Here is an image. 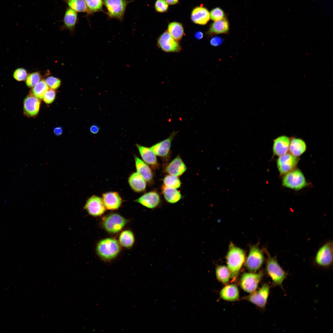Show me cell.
Instances as JSON below:
<instances>
[{
  "instance_id": "6da1fadb",
  "label": "cell",
  "mask_w": 333,
  "mask_h": 333,
  "mask_svg": "<svg viewBox=\"0 0 333 333\" xmlns=\"http://www.w3.org/2000/svg\"><path fill=\"white\" fill-rule=\"evenodd\" d=\"M245 253L241 248L232 242L229 244L226 255L228 267L231 274V278L235 280L238 276L245 260Z\"/></svg>"
},
{
  "instance_id": "7a4b0ae2",
  "label": "cell",
  "mask_w": 333,
  "mask_h": 333,
  "mask_svg": "<svg viewBox=\"0 0 333 333\" xmlns=\"http://www.w3.org/2000/svg\"><path fill=\"white\" fill-rule=\"evenodd\" d=\"M266 271L271 279L273 285L282 288L283 283L288 274L280 266L276 257H271L268 254Z\"/></svg>"
},
{
  "instance_id": "3957f363",
  "label": "cell",
  "mask_w": 333,
  "mask_h": 333,
  "mask_svg": "<svg viewBox=\"0 0 333 333\" xmlns=\"http://www.w3.org/2000/svg\"><path fill=\"white\" fill-rule=\"evenodd\" d=\"M120 250V246L117 241L112 238L101 240L98 243L97 247V251L99 256L106 260L115 257Z\"/></svg>"
},
{
  "instance_id": "277c9868",
  "label": "cell",
  "mask_w": 333,
  "mask_h": 333,
  "mask_svg": "<svg viewBox=\"0 0 333 333\" xmlns=\"http://www.w3.org/2000/svg\"><path fill=\"white\" fill-rule=\"evenodd\" d=\"M135 0H102L107 12H105L110 18L123 20L127 5Z\"/></svg>"
},
{
  "instance_id": "5b68a950",
  "label": "cell",
  "mask_w": 333,
  "mask_h": 333,
  "mask_svg": "<svg viewBox=\"0 0 333 333\" xmlns=\"http://www.w3.org/2000/svg\"><path fill=\"white\" fill-rule=\"evenodd\" d=\"M314 261L318 266L328 267L333 262V243L328 241L319 248L314 257Z\"/></svg>"
},
{
  "instance_id": "8992f818",
  "label": "cell",
  "mask_w": 333,
  "mask_h": 333,
  "mask_svg": "<svg viewBox=\"0 0 333 333\" xmlns=\"http://www.w3.org/2000/svg\"><path fill=\"white\" fill-rule=\"evenodd\" d=\"M286 174L282 179L284 186L296 190H300L306 186V182L305 177L299 170H291Z\"/></svg>"
},
{
  "instance_id": "52a82bcc",
  "label": "cell",
  "mask_w": 333,
  "mask_h": 333,
  "mask_svg": "<svg viewBox=\"0 0 333 333\" xmlns=\"http://www.w3.org/2000/svg\"><path fill=\"white\" fill-rule=\"evenodd\" d=\"M264 257L261 250L256 245L250 247L248 255L245 260L246 267L249 270L255 271L262 266Z\"/></svg>"
},
{
  "instance_id": "ba28073f",
  "label": "cell",
  "mask_w": 333,
  "mask_h": 333,
  "mask_svg": "<svg viewBox=\"0 0 333 333\" xmlns=\"http://www.w3.org/2000/svg\"><path fill=\"white\" fill-rule=\"evenodd\" d=\"M126 223V220L123 217L117 213H113L104 218L103 225L107 231L114 233L120 231Z\"/></svg>"
},
{
  "instance_id": "9c48e42d",
  "label": "cell",
  "mask_w": 333,
  "mask_h": 333,
  "mask_svg": "<svg viewBox=\"0 0 333 333\" xmlns=\"http://www.w3.org/2000/svg\"><path fill=\"white\" fill-rule=\"evenodd\" d=\"M158 47L166 52H177L182 48L178 42L175 40L167 31L162 34L157 40Z\"/></svg>"
},
{
  "instance_id": "30bf717a",
  "label": "cell",
  "mask_w": 333,
  "mask_h": 333,
  "mask_svg": "<svg viewBox=\"0 0 333 333\" xmlns=\"http://www.w3.org/2000/svg\"><path fill=\"white\" fill-rule=\"evenodd\" d=\"M262 275V272L257 273H244L240 279L241 288L247 293H252L257 289Z\"/></svg>"
},
{
  "instance_id": "8fae6325",
  "label": "cell",
  "mask_w": 333,
  "mask_h": 333,
  "mask_svg": "<svg viewBox=\"0 0 333 333\" xmlns=\"http://www.w3.org/2000/svg\"><path fill=\"white\" fill-rule=\"evenodd\" d=\"M269 291V286L268 284L265 283L258 290L251 293L246 298L249 301L257 306L264 308L266 306Z\"/></svg>"
},
{
  "instance_id": "7c38bea8",
  "label": "cell",
  "mask_w": 333,
  "mask_h": 333,
  "mask_svg": "<svg viewBox=\"0 0 333 333\" xmlns=\"http://www.w3.org/2000/svg\"><path fill=\"white\" fill-rule=\"evenodd\" d=\"M84 208L89 214L96 217L103 214L105 212L106 208L102 199L93 195L88 199Z\"/></svg>"
},
{
  "instance_id": "4fadbf2b",
  "label": "cell",
  "mask_w": 333,
  "mask_h": 333,
  "mask_svg": "<svg viewBox=\"0 0 333 333\" xmlns=\"http://www.w3.org/2000/svg\"><path fill=\"white\" fill-rule=\"evenodd\" d=\"M298 159L289 154L280 156L277 161V165L280 173L285 174L291 171L297 165Z\"/></svg>"
},
{
  "instance_id": "5bb4252c",
  "label": "cell",
  "mask_w": 333,
  "mask_h": 333,
  "mask_svg": "<svg viewBox=\"0 0 333 333\" xmlns=\"http://www.w3.org/2000/svg\"><path fill=\"white\" fill-rule=\"evenodd\" d=\"M178 133L174 131L168 138L153 145L150 149L156 155L166 157L170 153L172 141Z\"/></svg>"
},
{
  "instance_id": "9a60e30c",
  "label": "cell",
  "mask_w": 333,
  "mask_h": 333,
  "mask_svg": "<svg viewBox=\"0 0 333 333\" xmlns=\"http://www.w3.org/2000/svg\"><path fill=\"white\" fill-rule=\"evenodd\" d=\"M40 103V99L30 94L24 101V114L29 117L36 116L39 112Z\"/></svg>"
},
{
  "instance_id": "2e32d148",
  "label": "cell",
  "mask_w": 333,
  "mask_h": 333,
  "mask_svg": "<svg viewBox=\"0 0 333 333\" xmlns=\"http://www.w3.org/2000/svg\"><path fill=\"white\" fill-rule=\"evenodd\" d=\"M135 201L149 208L153 209L160 204V199L158 194L155 191L146 193Z\"/></svg>"
},
{
  "instance_id": "e0dca14e",
  "label": "cell",
  "mask_w": 333,
  "mask_h": 333,
  "mask_svg": "<svg viewBox=\"0 0 333 333\" xmlns=\"http://www.w3.org/2000/svg\"><path fill=\"white\" fill-rule=\"evenodd\" d=\"M102 199L105 208L109 210L117 209L122 203L120 195L116 192H109L104 193L102 195Z\"/></svg>"
},
{
  "instance_id": "ac0fdd59",
  "label": "cell",
  "mask_w": 333,
  "mask_h": 333,
  "mask_svg": "<svg viewBox=\"0 0 333 333\" xmlns=\"http://www.w3.org/2000/svg\"><path fill=\"white\" fill-rule=\"evenodd\" d=\"M186 169L184 162L180 157L178 156L168 165L165 171L170 175L178 176L183 174Z\"/></svg>"
},
{
  "instance_id": "d6986e66",
  "label": "cell",
  "mask_w": 333,
  "mask_h": 333,
  "mask_svg": "<svg viewBox=\"0 0 333 333\" xmlns=\"http://www.w3.org/2000/svg\"><path fill=\"white\" fill-rule=\"evenodd\" d=\"M191 17V20L195 23L204 25L210 19V13L204 7H197L193 10Z\"/></svg>"
},
{
  "instance_id": "ffe728a7",
  "label": "cell",
  "mask_w": 333,
  "mask_h": 333,
  "mask_svg": "<svg viewBox=\"0 0 333 333\" xmlns=\"http://www.w3.org/2000/svg\"><path fill=\"white\" fill-rule=\"evenodd\" d=\"M78 20L77 13L69 7H67L63 19V27L71 31H73Z\"/></svg>"
},
{
  "instance_id": "44dd1931",
  "label": "cell",
  "mask_w": 333,
  "mask_h": 333,
  "mask_svg": "<svg viewBox=\"0 0 333 333\" xmlns=\"http://www.w3.org/2000/svg\"><path fill=\"white\" fill-rule=\"evenodd\" d=\"M290 143L288 137L285 136L279 137L274 141L273 151L274 154L278 156L283 155L287 152Z\"/></svg>"
},
{
  "instance_id": "7402d4cb",
  "label": "cell",
  "mask_w": 333,
  "mask_h": 333,
  "mask_svg": "<svg viewBox=\"0 0 333 333\" xmlns=\"http://www.w3.org/2000/svg\"><path fill=\"white\" fill-rule=\"evenodd\" d=\"M141 156L144 162L154 168L158 166L156 155L150 148L137 144Z\"/></svg>"
},
{
  "instance_id": "603a6c76",
  "label": "cell",
  "mask_w": 333,
  "mask_h": 333,
  "mask_svg": "<svg viewBox=\"0 0 333 333\" xmlns=\"http://www.w3.org/2000/svg\"><path fill=\"white\" fill-rule=\"evenodd\" d=\"M128 183L131 189L135 192H142L146 189V181L137 172L131 174L129 178Z\"/></svg>"
},
{
  "instance_id": "cb8c5ba5",
  "label": "cell",
  "mask_w": 333,
  "mask_h": 333,
  "mask_svg": "<svg viewBox=\"0 0 333 333\" xmlns=\"http://www.w3.org/2000/svg\"><path fill=\"white\" fill-rule=\"evenodd\" d=\"M134 159L137 172L146 181L150 182L153 180V174L149 167L136 156H135Z\"/></svg>"
},
{
  "instance_id": "d4e9b609",
  "label": "cell",
  "mask_w": 333,
  "mask_h": 333,
  "mask_svg": "<svg viewBox=\"0 0 333 333\" xmlns=\"http://www.w3.org/2000/svg\"><path fill=\"white\" fill-rule=\"evenodd\" d=\"M229 30V24L226 18L214 21L211 25L208 31V35H212L226 33Z\"/></svg>"
},
{
  "instance_id": "484cf974",
  "label": "cell",
  "mask_w": 333,
  "mask_h": 333,
  "mask_svg": "<svg viewBox=\"0 0 333 333\" xmlns=\"http://www.w3.org/2000/svg\"><path fill=\"white\" fill-rule=\"evenodd\" d=\"M220 295L223 299L229 301L237 300L239 296L238 288L234 284L228 285L224 287L221 290Z\"/></svg>"
},
{
  "instance_id": "4316f807",
  "label": "cell",
  "mask_w": 333,
  "mask_h": 333,
  "mask_svg": "<svg viewBox=\"0 0 333 333\" xmlns=\"http://www.w3.org/2000/svg\"><path fill=\"white\" fill-rule=\"evenodd\" d=\"M290 151L293 155L297 157L301 155L306 150V146L305 142L300 139H293L290 143Z\"/></svg>"
},
{
  "instance_id": "83f0119b",
  "label": "cell",
  "mask_w": 333,
  "mask_h": 333,
  "mask_svg": "<svg viewBox=\"0 0 333 333\" xmlns=\"http://www.w3.org/2000/svg\"><path fill=\"white\" fill-rule=\"evenodd\" d=\"M162 192L164 198L168 203L174 204L178 202L181 198L180 192L176 189L163 186Z\"/></svg>"
},
{
  "instance_id": "f1b7e54d",
  "label": "cell",
  "mask_w": 333,
  "mask_h": 333,
  "mask_svg": "<svg viewBox=\"0 0 333 333\" xmlns=\"http://www.w3.org/2000/svg\"><path fill=\"white\" fill-rule=\"evenodd\" d=\"M167 31L176 40H181L184 35V29L182 25L179 23L173 22L170 23Z\"/></svg>"
},
{
  "instance_id": "f546056e",
  "label": "cell",
  "mask_w": 333,
  "mask_h": 333,
  "mask_svg": "<svg viewBox=\"0 0 333 333\" xmlns=\"http://www.w3.org/2000/svg\"><path fill=\"white\" fill-rule=\"evenodd\" d=\"M87 9V15L93 14L94 13L103 11V2L102 0H84Z\"/></svg>"
},
{
  "instance_id": "4dcf8cb0",
  "label": "cell",
  "mask_w": 333,
  "mask_h": 333,
  "mask_svg": "<svg viewBox=\"0 0 333 333\" xmlns=\"http://www.w3.org/2000/svg\"><path fill=\"white\" fill-rule=\"evenodd\" d=\"M119 241L122 246L126 248H130L132 246L134 242V235L130 230L124 231L119 236Z\"/></svg>"
},
{
  "instance_id": "1f68e13d",
  "label": "cell",
  "mask_w": 333,
  "mask_h": 333,
  "mask_svg": "<svg viewBox=\"0 0 333 333\" xmlns=\"http://www.w3.org/2000/svg\"><path fill=\"white\" fill-rule=\"evenodd\" d=\"M68 7L77 12L87 13V9L84 0H63Z\"/></svg>"
},
{
  "instance_id": "d6a6232c",
  "label": "cell",
  "mask_w": 333,
  "mask_h": 333,
  "mask_svg": "<svg viewBox=\"0 0 333 333\" xmlns=\"http://www.w3.org/2000/svg\"><path fill=\"white\" fill-rule=\"evenodd\" d=\"M216 274L217 279L223 283H228L231 277L229 269L224 265L217 266L216 269Z\"/></svg>"
},
{
  "instance_id": "836d02e7",
  "label": "cell",
  "mask_w": 333,
  "mask_h": 333,
  "mask_svg": "<svg viewBox=\"0 0 333 333\" xmlns=\"http://www.w3.org/2000/svg\"><path fill=\"white\" fill-rule=\"evenodd\" d=\"M48 89V87L45 81L42 80L33 87L31 90L30 93L39 99H42L45 93Z\"/></svg>"
},
{
  "instance_id": "e575fe53",
  "label": "cell",
  "mask_w": 333,
  "mask_h": 333,
  "mask_svg": "<svg viewBox=\"0 0 333 333\" xmlns=\"http://www.w3.org/2000/svg\"><path fill=\"white\" fill-rule=\"evenodd\" d=\"M163 182L164 186L175 189L179 188L181 185L180 181L177 176L171 175L164 177Z\"/></svg>"
},
{
  "instance_id": "d590c367",
  "label": "cell",
  "mask_w": 333,
  "mask_h": 333,
  "mask_svg": "<svg viewBox=\"0 0 333 333\" xmlns=\"http://www.w3.org/2000/svg\"><path fill=\"white\" fill-rule=\"evenodd\" d=\"M41 76L39 72H33L28 75L26 81V84L30 88L33 87L40 81Z\"/></svg>"
},
{
  "instance_id": "8d00e7d4",
  "label": "cell",
  "mask_w": 333,
  "mask_h": 333,
  "mask_svg": "<svg viewBox=\"0 0 333 333\" xmlns=\"http://www.w3.org/2000/svg\"><path fill=\"white\" fill-rule=\"evenodd\" d=\"M45 81L48 87L53 90L58 88L61 84V81L60 79L52 76L47 77Z\"/></svg>"
},
{
  "instance_id": "74e56055",
  "label": "cell",
  "mask_w": 333,
  "mask_h": 333,
  "mask_svg": "<svg viewBox=\"0 0 333 333\" xmlns=\"http://www.w3.org/2000/svg\"><path fill=\"white\" fill-rule=\"evenodd\" d=\"M210 18L214 21L220 20L224 18V13L223 10L219 7L212 10L210 13Z\"/></svg>"
},
{
  "instance_id": "f35d334b",
  "label": "cell",
  "mask_w": 333,
  "mask_h": 333,
  "mask_svg": "<svg viewBox=\"0 0 333 333\" xmlns=\"http://www.w3.org/2000/svg\"><path fill=\"white\" fill-rule=\"evenodd\" d=\"M28 73L27 71L22 68L16 69L13 74L14 78L19 81L24 80L26 79Z\"/></svg>"
},
{
  "instance_id": "ab89813d",
  "label": "cell",
  "mask_w": 333,
  "mask_h": 333,
  "mask_svg": "<svg viewBox=\"0 0 333 333\" xmlns=\"http://www.w3.org/2000/svg\"><path fill=\"white\" fill-rule=\"evenodd\" d=\"M56 95V93L54 90L49 89L44 96L43 98V101L46 104H51L54 101Z\"/></svg>"
},
{
  "instance_id": "60d3db41",
  "label": "cell",
  "mask_w": 333,
  "mask_h": 333,
  "mask_svg": "<svg viewBox=\"0 0 333 333\" xmlns=\"http://www.w3.org/2000/svg\"><path fill=\"white\" fill-rule=\"evenodd\" d=\"M156 10L159 12L166 11L168 8V5L165 0H157L155 4Z\"/></svg>"
},
{
  "instance_id": "b9f144b4",
  "label": "cell",
  "mask_w": 333,
  "mask_h": 333,
  "mask_svg": "<svg viewBox=\"0 0 333 333\" xmlns=\"http://www.w3.org/2000/svg\"><path fill=\"white\" fill-rule=\"evenodd\" d=\"M222 42V39L219 37H214L211 39L210 43L214 46L219 45Z\"/></svg>"
},
{
  "instance_id": "7bdbcfd3",
  "label": "cell",
  "mask_w": 333,
  "mask_h": 333,
  "mask_svg": "<svg viewBox=\"0 0 333 333\" xmlns=\"http://www.w3.org/2000/svg\"><path fill=\"white\" fill-rule=\"evenodd\" d=\"M99 128L98 125H93L90 127V130L92 133L96 134L99 132Z\"/></svg>"
},
{
  "instance_id": "ee69618b",
  "label": "cell",
  "mask_w": 333,
  "mask_h": 333,
  "mask_svg": "<svg viewBox=\"0 0 333 333\" xmlns=\"http://www.w3.org/2000/svg\"><path fill=\"white\" fill-rule=\"evenodd\" d=\"M53 131L56 136H59L62 133L63 129L61 127H56L54 129Z\"/></svg>"
},
{
  "instance_id": "f6af8a7d",
  "label": "cell",
  "mask_w": 333,
  "mask_h": 333,
  "mask_svg": "<svg viewBox=\"0 0 333 333\" xmlns=\"http://www.w3.org/2000/svg\"><path fill=\"white\" fill-rule=\"evenodd\" d=\"M203 36V33L200 31H197L195 34V37L198 39H201Z\"/></svg>"
},
{
  "instance_id": "bcb514c9",
  "label": "cell",
  "mask_w": 333,
  "mask_h": 333,
  "mask_svg": "<svg viewBox=\"0 0 333 333\" xmlns=\"http://www.w3.org/2000/svg\"><path fill=\"white\" fill-rule=\"evenodd\" d=\"M166 2L169 5H174L176 4L178 2V0H165Z\"/></svg>"
}]
</instances>
